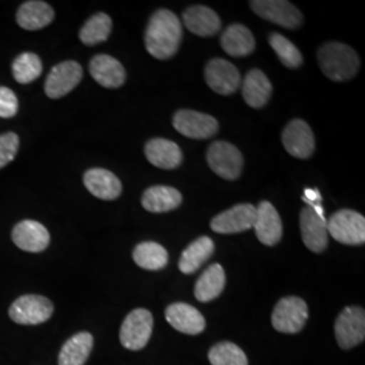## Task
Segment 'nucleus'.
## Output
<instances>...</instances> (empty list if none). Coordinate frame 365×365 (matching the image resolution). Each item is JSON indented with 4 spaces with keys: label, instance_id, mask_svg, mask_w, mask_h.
I'll return each instance as SVG.
<instances>
[{
    "label": "nucleus",
    "instance_id": "nucleus-19",
    "mask_svg": "<svg viewBox=\"0 0 365 365\" xmlns=\"http://www.w3.org/2000/svg\"><path fill=\"white\" fill-rule=\"evenodd\" d=\"M93 80L106 88H119L126 80V71L117 58L108 54H98L90 63Z\"/></svg>",
    "mask_w": 365,
    "mask_h": 365
},
{
    "label": "nucleus",
    "instance_id": "nucleus-6",
    "mask_svg": "<svg viewBox=\"0 0 365 365\" xmlns=\"http://www.w3.org/2000/svg\"><path fill=\"white\" fill-rule=\"evenodd\" d=\"M309 318L306 302L298 297L279 300L272 313V327L280 333L294 334L300 331Z\"/></svg>",
    "mask_w": 365,
    "mask_h": 365
},
{
    "label": "nucleus",
    "instance_id": "nucleus-15",
    "mask_svg": "<svg viewBox=\"0 0 365 365\" xmlns=\"http://www.w3.org/2000/svg\"><path fill=\"white\" fill-rule=\"evenodd\" d=\"M282 143L291 156L302 160L312 157L315 149L313 130L302 119H294L288 123L282 134Z\"/></svg>",
    "mask_w": 365,
    "mask_h": 365
},
{
    "label": "nucleus",
    "instance_id": "nucleus-22",
    "mask_svg": "<svg viewBox=\"0 0 365 365\" xmlns=\"http://www.w3.org/2000/svg\"><path fill=\"white\" fill-rule=\"evenodd\" d=\"M185 27L199 37H212L221 29V19L215 11L205 6H191L182 14Z\"/></svg>",
    "mask_w": 365,
    "mask_h": 365
},
{
    "label": "nucleus",
    "instance_id": "nucleus-7",
    "mask_svg": "<svg viewBox=\"0 0 365 365\" xmlns=\"http://www.w3.org/2000/svg\"><path fill=\"white\" fill-rule=\"evenodd\" d=\"M54 312L53 303L41 295H24L14 302L9 315L19 325H39L46 322Z\"/></svg>",
    "mask_w": 365,
    "mask_h": 365
},
{
    "label": "nucleus",
    "instance_id": "nucleus-14",
    "mask_svg": "<svg viewBox=\"0 0 365 365\" xmlns=\"http://www.w3.org/2000/svg\"><path fill=\"white\" fill-rule=\"evenodd\" d=\"M300 233L306 248L321 253L327 248V223L321 211L306 207L300 211Z\"/></svg>",
    "mask_w": 365,
    "mask_h": 365
},
{
    "label": "nucleus",
    "instance_id": "nucleus-2",
    "mask_svg": "<svg viewBox=\"0 0 365 365\" xmlns=\"http://www.w3.org/2000/svg\"><path fill=\"white\" fill-rule=\"evenodd\" d=\"M318 63L324 75L333 81H346L360 68L357 53L341 42H327L321 46L318 51Z\"/></svg>",
    "mask_w": 365,
    "mask_h": 365
},
{
    "label": "nucleus",
    "instance_id": "nucleus-26",
    "mask_svg": "<svg viewBox=\"0 0 365 365\" xmlns=\"http://www.w3.org/2000/svg\"><path fill=\"white\" fill-rule=\"evenodd\" d=\"M182 196L176 188L168 185H155L143 195V207L149 212H170L182 205Z\"/></svg>",
    "mask_w": 365,
    "mask_h": 365
},
{
    "label": "nucleus",
    "instance_id": "nucleus-11",
    "mask_svg": "<svg viewBox=\"0 0 365 365\" xmlns=\"http://www.w3.org/2000/svg\"><path fill=\"white\" fill-rule=\"evenodd\" d=\"M205 78L210 88L220 95H233L240 88V71L230 61L212 58L205 69Z\"/></svg>",
    "mask_w": 365,
    "mask_h": 365
},
{
    "label": "nucleus",
    "instance_id": "nucleus-35",
    "mask_svg": "<svg viewBox=\"0 0 365 365\" xmlns=\"http://www.w3.org/2000/svg\"><path fill=\"white\" fill-rule=\"evenodd\" d=\"M19 149V137L15 133L0 135V170L13 161Z\"/></svg>",
    "mask_w": 365,
    "mask_h": 365
},
{
    "label": "nucleus",
    "instance_id": "nucleus-29",
    "mask_svg": "<svg viewBox=\"0 0 365 365\" xmlns=\"http://www.w3.org/2000/svg\"><path fill=\"white\" fill-rule=\"evenodd\" d=\"M214 241L210 237H200L182 253L179 268L182 274H194L214 253Z\"/></svg>",
    "mask_w": 365,
    "mask_h": 365
},
{
    "label": "nucleus",
    "instance_id": "nucleus-16",
    "mask_svg": "<svg viewBox=\"0 0 365 365\" xmlns=\"http://www.w3.org/2000/svg\"><path fill=\"white\" fill-rule=\"evenodd\" d=\"M256 235L261 244L267 247H274L280 242L283 235V223L282 218L274 209V205H271L267 200H262L259 207L256 209V220L253 225Z\"/></svg>",
    "mask_w": 365,
    "mask_h": 365
},
{
    "label": "nucleus",
    "instance_id": "nucleus-20",
    "mask_svg": "<svg viewBox=\"0 0 365 365\" xmlns=\"http://www.w3.org/2000/svg\"><path fill=\"white\" fill-rule=\"evenodd\" d=\"M83 182L92 195L102 200H114L122 194V182L117 176L103 168H92L84 173Z\"/></svg>",
    "mask_w": 365,
    "mask_h": 365
},
{
    "label": "nucleus",
    "instance_id": "nucleus-30",
    "mask_svg": "<svg viewBox=\"0 0 365 365\" xmlns=\"http://www.w3.org/2000/svg\"><path fill=\"white\" fill-rule=\"evenodd\" d=\"M133 259L144 269L158 271L168 264V252L157 242H141L134 249Z\"/></svg>",
    "mask_w": 365,
    "mask_h": 365
},
{
    "label": "nucleus",
    "instance_id": "nucleus-24",
    "mask_svg": "<svg viewBox=\"0 0 365 365\" xmlns=\"http://www.w3.org/2000/svg\"><path fill=\"white\" fill-rule=\"evenodd\" d=\"M222 49L232 57H245L255 52L256 41L248 27L235 24L227 27L221 37Z\"/></svg>",
    "mask_w": 365,
    "mask_h": 365
},
{
    "label": "nucleus",
    "instance_id": "nucleus-4",
    "mask_svg": "<svg viewBox=\"0 0 365 365\" xmlns=\"http://www.w3.org/2000/svg\"><path fill=\"white\" fill-rule=\"evenodd\" d=\"M153 330V315L146 309L133 310L123 321L119 339L120 344L130 351L145 348L150 339Z\"/></svg>",
    "mask_w": 365,
    "mask_h": 365
},
{
    "label": "nucleus",
    "instance_id": "nucleus-5",
    "mask_svg": "<svg viewBox=\"0 0 365 365\" xmlns=\"http://www.w3.org/2000/svg\"><path fill=\"white\" fill-rule=\"evenodd\" d=\"M207 163L214 173L225 180H235L241 176L244 157L235 145L217 141L207 149Z\"/></svg>",
    "mask_w": 365,
    "mask_h": 365
},
{
    "label": "nucleus",
    "instance_id": "nucleus-33",
    "mask_svg": "<svg viewBox=\"0 0 365 365\" xmlns=\"http://www.w3.org/2000/svg\"><path fill=\"white\" fill-rule=\"evenodd\" d=\"M212 365H248V357L244 351L233 342H220L209 352Z\"/></svg>",
    "mask_w": 365,
    "mask_h": 365
},
{
    "label": "nucleus",
    "instance_id": "nucleus-13",
    "mask_svg": "<svg viewBox=\"0 0 365 365\" xmlns=\"http://www.w3.org/2000/svg\"><path fill=\"white\" fill-rule=\"evenodd\" d=\"M256 220V207L244 203L226 210L211 221V229L220 235H235L252 229Z\"/></svg>",
    "mask_w": 365,
    "mask_h": 365
},
{
    "label": "nucleus",
    "instance_id": "nucleus-34",
    "mask_svg": "<svg viewBox=\"0 0 365 365\" xmlns=\"http://www.w3.org/2000/svg\"><path fill=\"white\" fill-rule=\"evenodd\" d=\"M268 41L283 66L291 68V69H295L302 66V63H303L302 53L289 39L279 33H272Z\"/></svg>",
    "mask_w": 365,
    "mask_h": 365
},
{
    "label": "nucleus",
    "instance_id": "nucleus-36",
    "mask_svg": "<svg viewBox=\"0 0 365 365\" xmlns=\"http://www.w3.org/2000/svg\"><path fill=\"white\" fill-rule=\"evenodd\" d=\"M18 98L10 88L0 87V118L9 119L18 113Z\"/></svg>",
    "mask_w": 365,
    "mask_h": 365
},
{
    "label": "nucleus",
    "instance_id": "nucleus-21",
    "mask_svg": "<svg viewBox=\"0 0 365 365\" xmlns=\"http://www.w3.org/2000/svg\"><path fill=\"white\" fill-rule=\"evenodd\" d=\"M145 155L152 165L161 170H175L182 161L179 145L165 138H153L145 146Z\"/></svg>",
    "mask_w": 365,
    "mask_h": 365
},
{
    "label": "nucleus",
    "instance_id": "nucleus-18",
    "mask_svg": "<svg viewBox=\"0 0 365 365\" xmlns=\"http://www.w3.org/2000/svg\"><path fill=\"white\" fill-rule=\"evenodd\" d=\"M165 318L170 327L184 334L195 336L205 330V317L194 306L187 303H173L165 310Z\"/></svg>",
    "mask_w": 365,
    "mask_h": 365
},
{
    "label": "nucleus",
    "instance_id": "nucleus-12",
    "mask_svg": "<svg viewBox=\"0 0 365 365\" xmlns=\"http://www.w3.org/2000/svg\"><path fill=\"white\" fill-rule=\"evenodd\" d=\"M83 78V68L76 61H64L53 66L45 83V92L52 99H60L76 88Z\"/></svg>",
    "mask_w": 365,
    "mask_h": 365
},
{
    "label": "nucleus",
    "instance_id": "nucleus-25",
    "mask_svg": "<svg viewBox=\"0 0 365 365\" xmlns=\"http://www.w3.org/2000/svg\"><path fill=\"white\" fill-rule=\"evenodd\" d=\"M54 19V10L45 1L30 0L24 3L18 13L16 22L25 30H39L51 25Z\"/></svg>",
    "mask_w": 365,
    "mask_h": 365
},
{
    "label": "nucleus",
    "instance_id": "nucleus-23",
    "mask_svg": "<svg viewBox=\"0 0 365 365\" xmlns=\"http://www.w3.org/2000/svg\"><path fill=\"white\" fill-rule=\"evenodd\" d=\"M272 95V84L260 69H252L247 73L242 84V96L247 105L261 108L268 103Z\"/></svg>",
    "mask_w": 365,
    "mask_h": 365
},
{
    "label": "nucleus",
    "instance_id": "nucleus-10",
    "mask_svg": "<svg viewBox=\"0 0 365 365\" xmlns=\"http://www.w3.org/2000/svg\"><path fill=\"white\" fill-rule=\"evenodd\" d=\"M173 128L194 140H207L220 129L218 120L211 115L192 110H179L173 115Z\"/></svg>",
    "mask_w": 365,
    "mask_h": 365
},
{
    "label": "nucleus",
    "instance_id": "nucleus-8",
    "mask_svg": "<svg viewBox=\"0 0 365 365\" xmlns=\"http://www.w3.org/2000/svg\"><path fill=\"white\" fill-rule=\"evenodd\" d=\"M250 7L260 18L286 29H298L303 24L299 10L286 0H255Z\"/></svg>",
    "mask_w": 365,
    "mask_h": 365
},
{
    "label": "nucleus",
    "instance_id": "nucleus-31",
    "mask_svg": "<svg viewBox=\"0 0 365 365\" xmlns=\"http://www.w3.org/2000/svg\"><path fill=\"white\" fill-rule=\"evenodd\" d=\"M111 27L113 21L107 14H95L84 24V26L81 27L78 37L84 45L92 46L105 42L111 33Z\"/></svg>",
    "mask_w": 365,
    "mask_h": 365
},
{
    "label": "nucleus",
    "instance_id": "nucleus-28",
    "mask_svg": "<svg viewBox=\"0 0 365 365\" xmlns=\"http://www.w3.org/2000/svg\"><path fill=\"white\" fill-rule=\"evenodd\" d=\"M226 284V274L220 264H212L200 274L195 284V298L199 302H211L218 298Z\"/></svg>",
    "mask_w": 365,
    "mask_h": 365
},
{
    "label": "nucleus",
    "instance_id": "nucleus-27",
    "mask_svg": "<svg viewBox=\"0 0 365 365\" xmlns=\"http://www.w3.org/2000/svg\"><path fill=\"white\" fill-rule=\"evenodd\" d=\"M93 346V337L87 331H81L66 341L58 354V365H84L90 357Z\"/></svg>",
    "mask_w": 365,
    "mask_h": 365
},
{
    "label": "nucleus",
    "instance_id": "nucleus-3",
    "mask_svg": "<svg viewBox=\"0 0 365 365\" xmlns=\"http://www.w3.org/2000/svg\"><path fill=\"white\" fill-rule=\"evenodd\" d=\"M327 223V233L344 245H361L365 242V218L353 210H339Z\"/></svg>",
    "mask_w": 365,
    "mask_h": 365
},
{
    "label": "nucleus",
    "instance_id": "nucleus-32",
    "mask_svg": "<svg viewBox=\"0 0 365 365\" xmlns=\"http://www.w3.org/2000/svg\"><path fill=\"white\" fill-rule=\"evenodd\" d=\"M42 73V63L36 53H22L13 63L14 78L21 83L27 84L38 78Z\"/></svg>",
    "mask_w": 365,
    "mask_h": 365
},
{
    "label": "nucleus",
    "instance_id": "nucleus-9",
    "mask_svg": "<svg viewBox=\"0 0 365 365\" xmlns=\"http://www.w3.org/2000/svg\"><path fill=\"white\" fill-rule=\"evenodd\" d=\"M336 339L342 349H351L365 339V313L361 307H346L334 325Z\"/></svg>",
    "mask_w": 365,
    "mask_h": 365
},
{
    "label": "nucleus",
    "instance_id": "nucleus-17",
    "mask_svg": "<svg viewBox=\"0 0 365 365\" xmlns=\"http://www.w3.org/2000/svg\"><path fill=\"white\" fill-rule=\"evenodd\" d=\"M13 241L18 248L25 252L38 253L48 248L51 235L39 222L22 221L14 227Z\"/></svg>",
    "mask_w": 365,
    "mask_h": 365
},
{
    "label": "nucleus",
    "instance_id": "nucleus-1",
    "mask_svg": "<svg viewBox=\"0 0 365 365\" xmlns=\"http://www.w3.org/2000/svg\"><path fill=\"white\" fill-rule=\"evenodd\" d=\"M182 38V22L175 14L163 9L152 15L145 31V45L155 58L170 60L179 51Z\"/></svg>",
    "mask_w": 365,
    "mask_h": 365
}]
</instances>
